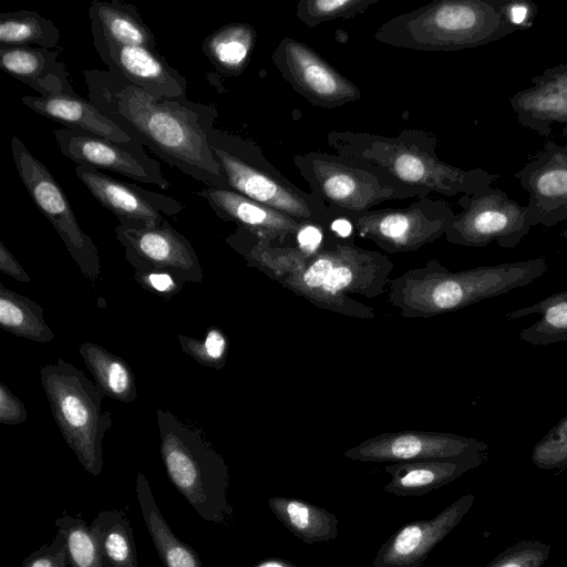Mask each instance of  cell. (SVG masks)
Instances as JSON below:
<instances>
[{
  "instance_id": "9",
  "label": "cell",
  "mask_w": 567,
  "mask_h": 567,
  "mask_svg": "<svg viewBox=\"0 0 567 567\" xmlns=\"http://www.w3.org/2000/svg\"><path fill=\"white\" fill-rule=\"evenodd\" d=\"M292 162L302 178L338 218L362 214L389 200H402L422 195L405 188L383 173L352 163L337 154L307 151Z\"/></svg>"
},
{
  "instance_id": "42",
  "label": "cell",
  "mask_w": 567,
  "mask_h": 567,
  "mask_svg": "<svg viewBox=\"0 0 567 567\" xmlns=\"http://www.w3.org/2000/svg\"><path fill=\"white\" fill-rule=\"evenodd\" d=\"M28 412L22 401L12 391L0 383V423L17 425L25 422Z\"/></svg>"
},
{
  "instance_id": "3",
  "label": "cell",
  "mask_w": 567,
  "mask_h": 567,
  "mask_svg": "<svg viewBox=\"0 0 567 567\" xmlns=\"http://www.w3.org/2000/svg\"><path fill=\"white\" fill-rule=\"evenodd\" d=\"M437 143L432 133L414 128L393 136L337 130L327 134V144L334 154L377 169L422 197L431 193L471 195L498 178L484 168L464 169L444 162L436 154Z\"/></svg>"
},
{
  "instance_id": "31",
  "label": "cell",
  "mask_w": 567,
  "mask_h": 567,
  "mask_svg": "<svg viewBox=\"0 0 567 567\" xmlns=\"http://www.w3.org/2000/svg\"><path fill=\"white\" fill-rule=\"evenodd\" d=\"M79 353L104 396L121 403L135 401V375L123 358L93 342L82 343Z\"/></svg>"
},
{
  "instance_id": "48",
  "label": "cell",
  "mask_w": 567,
  "mask_h": 567,
  "mask_svg": "<svg viewBox=\"0 0 567 567\" xmlns=\"http://www.w3.org/2000/svg\"><path fill=\"white\" fill-rule=\"evenodd\" d=\"M563 135H567V125H564L561 128Z\"/></svg>"
},
{
  "instance_id": "1",
  "label": "cell",
  "mask_w": 567,
  "mask_h": 567,
  "mask_svg": "<svg viewBox=\"0 0 567 567\" xmlns=\"http://www.w3.org/2000/svg\"><path fill=\"white\" fill-rule=\"evenodd\" d=\"M87 101L143 147L206 186L229 189L207 138L218 113L213 105L162 99L116 70H85Z\"/></svg>"
},
{
  "instance_id": "8",
  "label": "cell",
  "mask_w": 567,
  "mask_h": 567,
  "mask_svg": "<svg viewBox=\"0 0 567 567\" xmlns=\"http://www.w3.org/2000/svg\"><path fill=\"white\" fill-rule=\"evenodd\" d=\"M40 380L52 415L69 447L91 474L102 470V440L112 426L102 410L104 394L80 369L58 359L43 365Z\"/></svg>"
},
{
  "instance_id": "46",
  "label": "cell",
  "mask_w": 567,
  "mask_h": 567,
  "mask_svg": "<svg viewBox=\"0 0 567 567\" xmlns=\"http://www.w3.org/2000/svg\"><path fill=\"white\" fill-rule=\"evenodd\" d=\"M255 567H298V566H296L291 563H287L285 560H280V559L279 560L278 559H269V560L258 564Z\"/></svg>"
},
{
  "instance_id": "15",
  "label": "cell",
  "mask_w": 567,
  "mask_h": 567,
  "mask_svg": "<svg viewBox=\"0 0 567 567\" xmlns=\"http://www.w3.org/2000/svg\"><path fill=\"white\" fill-rule=\"evenodd\" d=\"M489 445L474 437L446 432L404 430L381 433L344 451L342 455L360 462H413L452 458L486 453Z\"/></svg>"
},
{
  "instance_id": "27",
  "label": "cell",
  "mask_w": 567,
  "mask_h": 567,
  "mask_svg": "<svg viewBox=\"0 0 567 567\" xmlns=\"http://www.w3.org/2000/svg\"><path fill=\"white\" fill-rule=\"evenodd\" d=\"M226 243L244 257L249 267L257 268L277 282L299 270L309 258L296 245L274 244L238 226Z\"/></svg>"
},
{
  "instance_id": "41",
  "label": "cell",
  "mask_w": 567,
  "mask_h": 567,
  "mask_svg": "<svg viewBox=\"0 0 567 567\" xmlns=\"http://www.w3.org/2000/svg\"><path fill=\"white\" fill-rule=\"evenodd\" d=\"M133 279L146 290L166 299L176 296L184 287V282L171 274L158 270L135 271Z\"/></svg>"
},
{
  "instance_id": "38",
  "label": "cell",
  "mask_w": 567,
  "mask_h": 567,
  "mask_svg": "<svg viewBox=\"0 0 567 567\" xmlns=\"http://www.w3.org/2000/svg\"><path fill=\"white\" fill-rule=\"evenodd\" d=\"M66 551L71 567H102L100 547L84 522L69 518L63 524Z\"/></svg>"
},
{
  "instance_id": "14",
  "label": "cell",
  "mask_w": 567,
  "mask_h": 567,
  "mask_svg": "<svg viewBox=\"0 0 567 567\" xmlns=\"http://www.w3.org/2000/svg\"><path fill=\"white\" fill-rule=\"evenodd\" d=\"M124 256L135 271L158 270L181 282H202L203 269L190 241L166 219L155 228L115 227Z\"/></svg>"
},
{
  "instance_id": "21",
  "label": "cell",
  "mask_w": 567,
  "mask_h": 567,
  "mask_svg": "<svg viewBox=\"0 0 567 567\" xmlns=\"http://www.w3.org/2000/svg\"><path fill=\"white\" fill-rule=\"evenodd\" d=\"M196 194L219 218L274 244L285 245L306 223L230 189L206 186Z\"/></svg>"
},
{
  "instance_id": "44",
  "label": "cell",
  "mask_w": 567,
  "mask_h": 567,
  "mask_svg": "<svg viewBox=\"0 0 567 567\" xmlns=\"http://www.w3.org/2000/svg\"><path fill=\"white\" fill-rule=\"evenodd\" d=\"M0 270L21 282H30V277L11 251L0 241Z\"/></svg>"
},
{
  "instance_id": "13",
  "label": "cell",
  "mask_w": 567,
  "mask_h": 567,
  "mask_svg": "<svg viewBox=\"0 0 567 567\" xmlns=\"http://www.w3.org/2000/svg\"><path fill=\"white\" fill-rule=\"evenodd\" d=\"M271 61L284 80L312 105L334 109L360 100V89L307 43L282 38Z\"/></svg>"
},
{
  "instance_id": "35",
  "label": "cell",
  "mask_w": 567,
  "mask_h": 567,
  "mask_svg": "<svg viewBox=\"0 0 567 567\" xmlns=\"http://www.w3.org/2000/svg\"><path fill=\"white\" fill-rule=\"evenodd\" d=\"M91 530L102 559L111 567H137L134 537L126 518L117 512L101 513Z\"/></svg>"
},
{
  "instance_id": "34",
  "label": "cell",
  "mask_w": 567,
  "mask_h": 567,
  "mask_svg": "<svg viewBox=\"0 0 567 567\" xmlns=\"http://www.w3.org/2000/svg\"><path fill=\"white\" fill-rule=\"evenodd\" d=\"M61 33L53 21L31 10L0 13V48L55 49Z\"/></svg>"
},
{
  "instance_id": "39",
  "label": "cell",
  "mask_w": 567,
  "mask_h": 567,
  "mask_svg": "<svg viewBox=\"0 0 567 567\" xmlns=\"http://www.w3.org/2000/svg\"><path fill=\"white\" fill-rule=\"evenodd\" d=\"M532 462L540 470L567 467V414L536 443Z\"/></svg>"
},
{
  "instance_id": "2",
  "label": "cell",
  "mask_w": 567,
  "mask_h": 567,
  "mask_svg": "<svg viewBox=\"0 0 567 567\" xmlns=\"http://www.w3.org/2000/svg\"><path fill=\"white\" fill-rule=\"evenodd\" d=\"M536 12L537 6L524 0H434L385 21L373 39L400 49L453 52L529 29Z\"/></svg>"
},
{
  "instance_id": "36",
  "label": "cell",
  "mask_w": 567,
  "mask_h": 567,
  "mask_svg": "<svg viewBox=\"0 0 567 567\" xmlns=\"http://www.w3.org/2000/svg\"><path fill=\"white\" fill-rule=\"evenodd\" d=\"M380 0H299L296 16L309 28L333 20H348L365 12Z\"/></svg>"
},
{
  "instance_id": "22",
  "label": "cell",
  "mask_w": 567,
  "mask_h": 567,
  "mask_svg": "<svg viewBox=\"0 0 567 567\" xmlns=\"http://www.w3.org/2000/svg\"><path fill=\"white\" fill-rule=\"evenodd\" d=\"M517 122L543 136L554 125H567V64L545 69L530 79V85L509 97Z\"/></svg>"
},
{
  "instance_id": "4",
  "label": "cell",
  "mask_w": 567,
  "mask_h": 567,
  "mask_svg": "<svg viewBox=\"0 0 567 567\" xmlns=\"http://www.w3.org/2000/svg\"><path fill=\"white\" fill-rule=\"evenodd\" d=\"M547 269L543 257L460 271L432 258L389 279L388 301L403 318H431L524 287Z\"/></svg>"
},
{
  "instance_id": "20",
  "label": "cell",
  "mask_w": 567,
  "mask_h": 567,
  "mask_svg": "<svg viewBox=\"0 0 567 567\" xmlns=\"http://www.w3.org/2000/svg\"><path fill=\"white\" fill-rule=\"evenodd\" d=\"M94 47L109 70H116L128 82L162 99H184L186 79L157 51L121 45L93 38Z\"/></svg>"
},
{
  "instance_id": "49",
  "label": "cell",
  "mask_w": 567,
  "mask_h": 567,
  "mask_svg": "<svg viewBox=\"0 0 567 567\" xmlns=\"http://www.w3.org/2000/svg\"><path fill=\"white\" fill-rule=\"evenodd\" d=\"M103 567V566H102Z\"/></svg>"
},
{
  "instance_id": "5",
  "label": "cell",
  "mask_w": 567,
  "mask_h": 567,
  "mask_svg": "<svg viewBox=\"0 0 567 567\" xmlns=\"http://www.w3.org/2000/svg\"><path fill=\"white\" fill-rule=\"evenodd\" d=\"M394 264L384 254L359 247L328 229L323 247L297 271L278 282L311 305L358 319L375 318L374 309L351 295L375 298L388 289Z\"/></svg>"
},
{
  "instance_id": "16",
  "label": "cell",
  "mask_w": 567,
  "mask_h": 567,
  "mask_svg": "<svg viewBox=\"0 0 567 567\" xmlns=\"http://www.w3.org/2000/svg\"><path fill=\"white\" fill-rule=\"evenodd\" d=\"M53 136L60 152L76 165L112 171L162 189L171 186L159 163L151 158L144 150L117 144L79 128H58Z\"/></svg>"
},
{
  "instance_id": "26",
  "label": "cell",
  "mask_w": 567,
  "mask_h": 567,
  "mask_svg": "<svg viewBox=\"0 0 567 567\" xmlns=\"http://www.w3.org/2000/svg\"><path fill=\"white\" fill-rule=\"evenodd\" d=\"M87 12L93 38L156 50L154 34L135 6L120 0H94Z\"/></svg>"
},
{
  "instance_id": "7",
  "label": "cell",
  "mask_w": 567,
  "mask_h": 567,
  "mask_svg": "<svg viewBox=\"0 0 567 567\" xmlns=\"http://www.w3.org/2000/svg\"><path fill=\"white\" fill-rule=\"evenodd\" d=\"M229 189L299 221L329 227L337 218L313 193L286 177L252 141L213 127L207 134Z\"/></svg>"
},
{
  "instance_id": "33",
  "label": "cell",
  "mask_w": 567,
  "mask_h": 567,
  "mask_svg": "<svg viewBox=\"0 0 567 567\" xmlns=\"http://www.w3.org/2000/svg\"><path fill=\"white\" fill-rule=\"evenodd\" d=\"M43 315L39 303L0 284V327L4 331L31 341H52L54 333Z\"/></svg>"
},
{
  "instance_id": "32",
  "label": "cell",
  "mask_w": 567,
  "mask_h": 567,
  "mask_svg": "<svg viewBox=\"0 0 567 567\" xmlns=\"http://www.w3.org/2000/svg\"><path fill=\"white\" fill-rule=\"evenodd\" d=\"M536 313H539L540 318L519 333L523 341L534 346L567 341V290L548 296L534 305L513 310L505 318L514 320Z\"/></svg>"
},
{
  "instance_id": "10",
  "label": "cell",
  "mask_w": 567,
  "mask_h": 567,
  "mask_svg": "<svg viewBox=\"0 0 567 567\" xmlns=\"http://www.w3.org/2000/svg\"><path fill=\"white\" fill-rule=\"evenodd\" d=\"M10 146L17 172L37 208L52 224L84 277L97 281L101 272L97 247L80 227L63 189L18 135L12 137Z\"/></svg>"
},
{
  "instance_id": "24",
  "label": "cell",
  "mask_w": 567,
  "mask_h": 567,
  "mask_svg": "<svg viewBox=\"0 0 567 567\" xmlns=\"http://www.w3.org/2000/svg\"><path fill=\"white\" fill-rule=\"evenodd\" d=\"M486 458V453H478L452 458L392 463L384 467L391 476L384 491L399 497L422 496L454 482L464 473L482 465Z\"/></svg>"
},
{
  "instance_id": "40",
  "label": "cell",
  "mask_w": 567,
  "mask_h": 567,
  "mask_svg": "<svg viewBox=\"0 0 567 567\" xmlns=\"http://www.w3.org/2000/svg\"><path fill=\"white\" fill-rule=\"evenodd\" d=\"M550 546L539 540H520L501 551L485 567H543Z\"/></svg>"
},
{
  "instance_id": "19",
  "label": "cell",
  "mask_w": 567,
  "mask_h": 567,
  "mask_svg": "<svg viewBox=\"0 0 567 567\" xmlns=\"http://www.w3.org/2000/svg\"><path fill=\"white\" fill-rule=\"evenodd\" d=\"M474 501L473 494H465L435 517L405 525L383 543L373 566L421 567L435 546L461 523Z\"/></svg>"
},
{
  "instance_id": "17",
  "label": "cell",
  "mask_w": 567,
  "mask_h": 567,
  "mask_svg": "<svg viewBox=\"0 0 567 567\" xmlns=\"http://www.w3.org/2000/svg\"><path fill=\"white\" fill-rule=\"evenodd\" d=\"M75 174L92 196L127 228H155L165 220L163 215L173 216L184 209L173 197L120 182L95 168L76 165Z\"/></svg>"
},
{
  "instance_id": "23",
  "label": "cell",
  "mask_w": 567,
  "mask_h": 567,
  "mask_svg": "<svg viewBox=\"0 0 567 567\" xmlns=\"http://www.w3.org/2000/svg\"><path fill=\"white\" fill-rule=\"evenodd\" d=\"M59 50L35 47L0 48V68L42 97L78 95Z\"/></svg>"
},
{
  "instance_id": "37",
  "label": "cell",
  "mask_w": 567,
  "mask_h": 567,
  "mask_svg": "<svg viewBox=\"0 0 567 567\" xmlns=\"http://www.w3.org/2000/svg\"><path fill=\"white\" fill-rule=\"evenodd\" d=\"M177 340L183 352L199 364L216 370L224 368L229 342L220 329L210 327L204 339L178 334Z\"/></svg>"
},
{
  "instance_id": "6",
  "label": "cell",
  "mask_w": 567,
  "mask_h": 567,
  "mask_svg": "<svg viewBox=\"0 0 567 567\" xmlns=\"http://www.w3.org/2000/svg\"><path fill=\"white\" fill-rule=\"evenodd\" d=\"M159 450L166 474L199 516L223 524L233 511L226 498L228 466L203 431L158 409Z\"/></svg>"
},
{
  "instance_id": "25",
  "label": "cell",
  "mask_w": 567,
  "mask_h": 567,
  "mask_svg": "<svg viewBox=\"0 0 567 567\" xmlns=\"http://www.w3.org/2000/svg\"><path fill=\"white\" fill-rule=\"evenodd\" d=\"M22 103L32 111L62 123L70 128H79L117 144L144 150L134 138L101 114L89 101L79 95H59L51 97L22 96Z\"/></svg>"
},
{
  "instance_id": "47",
  "label": "cell",
  "mask_w": 567,
  "mask_h": 567,
  "mask_svg": "<svg viewBox=\"0 0 567 567\" xmlns=\"http://www.w3.org/2000/svg\"><path fill=\"white\" fill-rule=\"evenodd\" d=\"M560 236L567 239V227L560 233Z\"/></svg>"
},
{
  "instance_id": "45",
  "label": "cell",
  "mask_w": 567,
  "mask_h": 567,
  "mask_svg": "<svg viewBox=\"0 0 567 567\" xmlns=\"http://www.w3.org/2000/svg\"><path fill=\"white\" fill-rule=\"evenodd\" d=\"M66 553L63 549L56 555H45L33 558L24 567H66Z\"/></svg>"
},
{
  "instance_id": "29",
  "label": "cell",
  "mask_w": 567,
  "mask_h": 567,
  "mask_svg": "<svg viewBox=\"0 0 567 567\" xmlns=\"http://www.w3.org/2000/svg\"><path fill=\"white\" fill-rule=\"evenodd\" d=\"M256 40L257 33L251 24L234 22L206 37L202 49L218 72L235 76L247 68Z\"/></svg>"
},
{
  "instance_id": "30",
  "label": "cell",
  "mask_w": 567,
  "mask_h": 567,
  "mask_svg": "<svg viewBox=\"0 0 567 567\" xmlns=\"http://www.w3.org/2000/svg\"><path fill=\"white\" fill-rule=\"evenodd\" d=\"M269 507L280 523L307 544L332 540L338 536V518L326 508L295 498L275 496Z\"/></svg>"
},
{
  "instance_id": "18",
  "label": "cell",
  "mask_w": 567,
  "mask_h": 567,
  "mask_svg": "<svg viewBox=\"0 0 567 567\" xmlns=\"http://www.w3.org/2000/svg\"><path fill=\"white\" fill-rule=\"evenodd\" d=\"M514 176L528 193L525 206L532 227L567 221V144L546 142Z\"/></svg>"
},
{
  "instance_id": "43",
  "label": "cell",
  "mask_w": 567,
  "mask_h": 567,
  "mask_svg": "<svg viewBox=\"0 0 567 567\" xmlns=\"http://www.w3.org/2000/svg\"><path fill=\"white\" fill-rule=\"evenodd\" d=\"M328 227L315 223H305L295 236L296 246L308 257H312L323 247Z\"/></svg>"
},
{
  "instance_id": "11",
  "label": "cell",
  "mask_w": 567,
  "mask_h": 567,
  "mask_svg": "<svg viewBox=\"0 0 567 567\" xmlns=\"http://www.w3.org/2000/svg\"><path fill=\"white\" fill-rule=\"evenodd\" d=\"M456 213L444 200L422 197L403 208L370 209L348 219L357 234L388 254L411 252L445 236Z\"/></svg>"
},
{
  "instance_id": "12",
  "label": "cell",
  "mask_w": 567,
  "mask_h": 567,
  "mask_svg": "<svg viewBox=\"0 0 567 567\" xmlns=\"http://www.w3.org/2000/svg\"><path fill=\"white\" fill-rule=\"evenodd\" d=\"M455 219L445 234L450 244L485 247L492 241L502 248L516 247L533 228L526 206L492 186L471 195H461Z\"/></svg>"
},
{
  "instance_id": "28",
  "label": "cell",
  "mask_w": 567,
  "mask_h": 567,
  "mask_svg": "<svg viewBox=\"0 0 567 567\" xmlns=\"http://www.w3.org/2000/svg\"><path fill=\"white\" fill-rule=\"evenodd\" d=\"M136 496L142 516L165 567H202L197 553L177 538L164 519L145 475L138 473Z\"/></svg>"
}]
</instances>
